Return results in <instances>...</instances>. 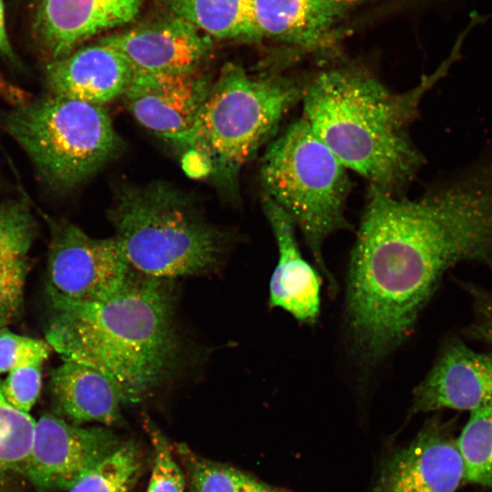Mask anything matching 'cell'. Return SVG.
Here are the masks:
<instances>
[{"label": "cell", "mask_w": 492, "mask_h": 492, "mask_svg": "<svg viewBox=\"0 0 492 492\" xmlns=\"http://www.w3.org/2000/svg\"><path fill=\"white\" fill-rule=\"evenodd\" d=\"M463 261L492 266V152L415 200L370 186L344 302L360 368H375L408 339L444 274Z\"/></svg>", "instance_id": "obj_1"}, {"label": "cell", "mask_w": 492, "mask_h": 492, "mask_svg": "<svg viewBox=\"0 0 492 492\" xmlns=\"http://www.w3.org/2000/svg\"><path fill=\"white\" fill-rule=\"evenodd\" d=\"M168 281L132 269L123 285L105 299L80 301L47 291L46 342L63 360L112 378L125 404L139 402L164 380L177 355Z\"/></svg>", "instance_id": "obj_2"}, {"label": "cell", "mask_w": 492, "mask_h": 492, "mask_svg": "<svg viewBox=\"0 0 492 492\" xmlns=\"http://www.w3.org/2000/svg\"><path fill=\"white\" fill-rule=\"evenodd\" d=\"M458 50L404 92L392 91L363 69L323 71L305 87L303 118L346 169L371 187L395 195L425 162L408 128L423 97L446 75Z\"/></svg>", "instance_id": "obj_3"}, {"label": "cell", "mask_w": 492, "mask_h": 492, "mask_svg": "<svg viewBox=\"0 0 492 492\" xmlns=\"http://www.w3.org/2000/svg\"><path fill=\"white\" fill-rule=\"evenodd\" d=\"M305 87L284 77L254 76L226 65L211 84L192 127L171 142L190 175L234 190L242 167L302 97Z\"/></svg>", "instance_id": "obj_4"}, {"label": "cell", "mask_w": 492, "mask_h": 492, "mask_svg": "<svg viewBox=\"0 0 492 492\" xmlns=\"http://www.w3.org/2000/svg\"><path fill=\"white\" fill-rule=\"evenodd\" d=\"M109 219L129 265L163 280L204 273L218 264L224 237L190 196L163 181L124 185Z\"/></svg>", "instance_id": "obj_5"}, {"label": "cell", "mask_w": 492, "mask_h": 492, "mask_svg": "<svg viewBox=\"0 0 492 492\" xmlns=\"http://www.w3.org/2000/svg\"><path fill=\"white\" fill-rule=\"evenodd\" d=\"M346 169L303 117L269 146L261 168L265 195L300 229L333 291L336 284L323 245L331 234L350 228L344 214L351 188Z\"/></svg>", "instance_id": "obj_6"}, {"label": "cell", "mask_w": 492, "mask_h": 492, "mask_svg": "<svg viewBox=\"0 0 492 492\" xmlns=\"http://www.w3.org/2000/svg\"><path fill=\"white\" fill-rule=\"evenodd\" d=\"M0 124L58 191L87 180L123 147L104 107L50 93L2 113Z\"/></svg>", "instance_id": "obj_7"}, {"label": "cell", "mask_w": 492, "mask_h": 492, "mask_svg": "<svg viewBox=\"0 0 492 492\" xmlns=\"http://www.w3.org/2000/svg\"><path fill=\"white\" fill-rule=\"evenodd\" d=\"M131 271L114 236L97 239L73 223H52L47 291L74 300H101L115 293Z\"/></svg>", "instance_id": "obj_8"}, {"label": "cell", "mask_w": 492, "mask_h": 492, "mask_svg": "<svg viewBox=\"0 0 492 492\" xmlns=\"http://www.w3.org/2000/svg\"><path fill=\"white\" fill-rule=\"evenodd\" d=\"M121 444L108 428L82 427L44 413L35 422L23 476L37 492L68 490Z\"/></svg>", "instance_id": "obj_9"}, {"label": "cell", "mask_w": 492, "mask_h": 492, "mask_svg": "<svg viewBox=\"0 0 492 492\" xmlns=\"http://www.w3.org/2000/svg\"><path fill=\"white\" fill-rule=\"evenodd\" d=\"M463 475L450 427L434 417L408 446L384 458L374 492H455Z\"/></svg>", "instance_id": "obj_10"}, {"label": "cell", "mask_w": 492, "mask_h": 492, "mask_svg": "<svg viewBox=\"0 0 492 492\" xmlns=\"http://www.w3.org/2000/svg\"><path fill=\"white\" fill-rule=\"evenodd\" d=\"M210 87L199 68L134 74L123 97L144 128L171 143L192 127Z\"/></svg>", "instance_id": "obj_11"}, {"label": "cell", "mask_w": 492, "mask_h": 492, "mask_svg": "<svg viewBox=\"0 0 492 492\" xmlns=\"http://www.w3.org/2000/svg\"><path fill=\"white\" fill-rule=\"evenodd\" d=\"M143 0H36L32 33L51 60L64 57L100 33L130 23Z\"/></svg>", "instance_id": "obj_12"}, {"label": "cell", "mask_w": 492, "mask_h": 492, "mask_svg": "<svg viewBox=\"0 0 492 492\" xmlns=\"http://www.w3.org/2000/svg\"><path fill=\"white\" fill-rule=\"evenodd\" d=\"M490 403L492 353L475 351L459 339H452L415 388L411 412L444 408L471 412Z\"/></svg>", "instance_id": "obj_13"}, {"label": "cell", "mask_w": 492, "mask_h": 492, "mask_svg": "<svg viewBox=\"0 0 492 492\" xmlns=\"http://www.w3.org/2000/svg\"><path fill=\"white\" fill-rule=\"evenodd\" d=\"M100 39L127 58L134 74L197 69L211 47V37L174 15L108 34Z\"/></svg>", "instance_id": "obj_14"}, {"label": "cell", "mask_w": 492, "mask_h": 492, "mask_svg": "<svg viewBox=\"0 0 492 492\" xmlns=\"http://www.w3.org/2000/svg\"><path fill=\"white\" fill-rule=\"evenodd\" d=\"M134 71L127 58L100 38L46 66L50 94L104 105L123 97Z\"/></svg>", "instance_id": "obj_15"}, {"label": "cell", "mask_w": 492, "mask_h": 492, "mask_svg": "<svg viewBox=\"0 0 492 492\" xmlns=\"http://www.w3.org/2000/svg\"><path fill=\"white\" fill-rule=\"evenodd\" d=\"M262 206L279 252L270 280L269 304L287 312L299 323L314 324L321 310L322 277L302 257L288 214L265 194Z\"/></svg>", "instance_id": "obj_16"}, {"label": "cell", "mask_w": 492, "mask_h": 492, "mask_svg": "<svg viewBox=\"0 0 492 492\" xmlns=\"http://www.w3.org/2000/svg\"><path fill=\"white\" fill-rule=\"evenodd\" d=\"M351 0H251L259 38L269 37L303 48L328 44Z\"/></svg>", "instance_id": "obj_17"}, {"label": "cell", "mask_w": 492, "mask_h": 492, "mask_svg": "<svg viewBox=\"0 0 492 492\" xmlns=\"http://www.w3.org/2000/svg\"><path fill=\"white\" fill-rule=\"evenodd\" d=\"M50 392L56 409L73 424L117 423L125 404L117 384L103 372L64 360L51 374Z\"/></svg>", "instance_id": "obj_18"}, {"label": "cell", "mask_w": 492, "mask_h": 492, "mask_svg": "<svg viewBox=\"0 0 492 492\" xmlns=\"http://www.w3.org/2000/svg\"><path fill=\"white\" fill-rule=\"evenodd\" d=\"M174 16L181 18L210 37L259 39L251 0H164Z\"/></svg>", "instance_id": "obj_19"}, {"label": "cell", "mask_w": 492, "mask_h": 492, "mask_svg": "<svg viewBox=\"0 0 492 492\" xmlns=\"http://www.w3.org/2000/svg\"><path fill=\"white\" fill-rule=\"evenodd\" d=\"M456 446L463 480L492 489V403L470 412Z\"/></svg>", "instance_id": "obj_20"}, {"label": "cell", "mask_w": 492, "mask_h": 492, "mask_svg": "<svg viewBox=\"0 0 492 492\" xmlns=\"http://www.w3.org/2000/svg\"><path fill=\"white\" fill-rule=\"evenodd\" d=\"M34 428L33 417L10 405L0 391V487L24 475Z\"/></svg>", "instance_id": "obj_21"}, {"label": "cell", "mask_w": 492, "mask_h": 492, "mask_svg": "<svg viewBox=\"0 0 492 492\" xmlns=\"http://www.w3.org/2000/svg\"><path fill=\"white\" fill-rule=\"evenodd\" d=\"M136 445L122 443L112 454L84 475L68 492H129L141 469Z\"/></svg>", "instance_id": "obj_22"}, {"label": "cell", "mask_w": 492, "mask_h": 492, "mask_svg": "<svg viewBox=\"0 0 492 492\" xmlns=\"http://www.w3.org/2000/svg\"><path fill=\"white\" fill-rule=\"evenodd\" d=\"M190 477V492H244L253 478L224 464L199 456L180 446Z\"/></svg>", "instance_id": "obj_23"}, {"label": "cell", "mask_w": 492, "mask_h": 492, "mask_svg": "<svg viewBox=\"0 0 492 492\" xmlns=\"http://www.w3.org/2000/svg\"><path fill=\"white\" fill-rule=\"evenodd\" d=\"M36 233V224L26 202L0 204V257H26Z\"/></svg>", "instance_id": "obj_24"}, {"label": "cell", "mask_w": 492, "mask_h": 492, "mask_svg": "<svg viewBox=\"0 0 492 492\" xmlns=\"http://www.w3.org/2000/svg\"><path fill=\"white\" fill-rule=\"evenodd\" d=\"M148 426L153 459L147 492H184L185 477L169 442L155 426Z\"/></svg>", "instance_id": "obj_25"}, {"label": "cell", "mask_w": 492, "mask_h": 492, "mask_svg": "<svg viewBox=\"0 0 492 492\" xmlns=\"http://www.w3.org/2000/svg\"><path fill=\"white\" fill-rule=\"evenodd\" d=\"M51 346L47 342L0 328V374L30 364H43Z\"/></svg>", "instance_id": "obj_26"}, {"label": "cell", "mask_w": 492, "mask_h": 492, "mask_svg": "<svg viewBox=\"0 0 492 492\" xmlns=\"http://www.w3.org/2000/svg\"><path fill=\"white\" fill-rule=\"evenodd\" d=\"M26 272V257H0V328L19 310Z\"/></svg>", "instance_id": "obj_27"}, {"label": "cell", "mask_w": 492, "mask_h": 492, "mask_svg": "<svg viewBox=\"0 0 492 492\" xmlns=\"http://www.w3.org/2000/svg\"><path fill=\"white\" fill-rule=\"evenodd\" d=\"M42 364H30L15 368L0 384L6 402L16 410L29 414L36 404L42 384Z\"/></svg>", "instance_id": "obj_28"}, {"label": "cell", "mask_w": 492, "mask_h": 492, "mask_svg": "<svg viewBox=\"0 0 492 492\" xmlns=\"http://www.w3.org/2000/svg\"><path fill=\"white\" fill-rule=\"evenodd\" d=\"M471 299L472 319L465 330L467 337L492 347V284L466 283Z\"/></svg>", "instance_id": "obj_29"}, {"label": "cell", "mask_w": 492, "mask_h": 492, "mask_svg": "<svg viewBox=\"0 0 492 492\" xmlns=\"http://www.w3.org/2000/svg\"><path fill=\"white\" fill-rule=\"evenodd\" d=\"M0 99L13 107L23 106L33 98L29 92L9 82L0 73Z\"/></svg>", "instance_id": "obj_30"}, {"label": "cell", "mask_w": 492, "mask_h": 492, "mask_svg": "<svg viewBox=\"0 0 492 492\" xmlns=\"http://www.w3.org/2000/svg\"><path fill=\"white\" fill-rule=\"evenodd\" d=\"M0 55L14 65L19 64L5 28L4 0H0Z\"/></svg>", "instance_id": "obj_31"}, {"label": "cell", "mask_w": 492, "mask_h": 492, "mask_svg": "<svg viewBox=\"0 0 492 492\" xmlns=\"http://www.w3.org/2000/svg\"><path fill=\"white\" fill-rule=\"evenodd\" d=\"M244 492H272L269 487L256 480H252Z\"/></svg>", "instance_id": "obj_32"}]
</instances>
